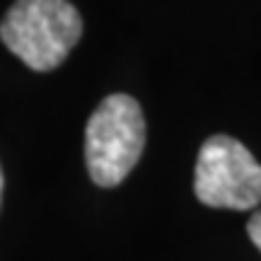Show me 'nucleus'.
I'll return each mask as SVG.
<instances>
[{
	"label": "nucleus",
	"instance_id": "1",
	"mask_svg": "<svg viewBox=\"0 0 261 261\" xmlns=\"http://www.w3.org/2000/svg\"><path fill=\"white\" fill-rule=\"evenodd\" d=\"M83 37V17L68 0H15L0 22L3 44L37 70L63 63Z\"/></svg>",
	"mask_w": 261,
	"mask_h": 261
},
{
	"label": "nucleus",
	"instance_id": "2",
	"mask_svg": "<svg viewBox=\"0 0 261 261\" xmlns=\"http://www.w3.org/2000/svg\"><path fill=\"white\" fill-rule=\"evenodd\" d=\"M145 148V116L130 94H109L85 128V162L97 187L121 184Z\"/></svg>",
	"mask_w": 261,
	"mask_h": 261
},
{
	"label": "nucleus",
	"instance_id": "3",
	"mask_svg": "<svg viewBox=\"0 0 261 261\" xmlns=\"http://www.w3.org/2000/svg\"><path fill=\"white\" fill-rule=\"evenodd\" d=\"M196 198L211 208L249 211L261 203V165L240 140L211 136L198 150Z\"/></svg>",
	"mask_w": 261,
	"mask_h": 261
},
{
	"label": "nucleus",
	"instance_id": "4",
	"mask_svg": "<svg viewBox=\"0 0 261 261\" xmlns=\"http://www.w3.org/2000/svg\"><path fill=\"white\" fill-rule=\"evenodd\" d=\"M247 232H249V240L256 244V249L261 252V211L249 218V225H247Z\"/></svg>",
	"mask_w": 261,
	"mask_h": 261
},
{
	"label": "nucleus",
	"instance_id": "5",
	"mask_svg": "<svg viewBox=\"0 0 261 261\" xmlns=\"http://www.w3.org/2000/svg\"><path fill=\"white\" fill-rule=\"evenodd\" d=\"M3 184H5V179H3V167H0V203H3Z\"/></svg>",
	"mask_w": 261,
	"mask_h": 261
}]
</instances>
